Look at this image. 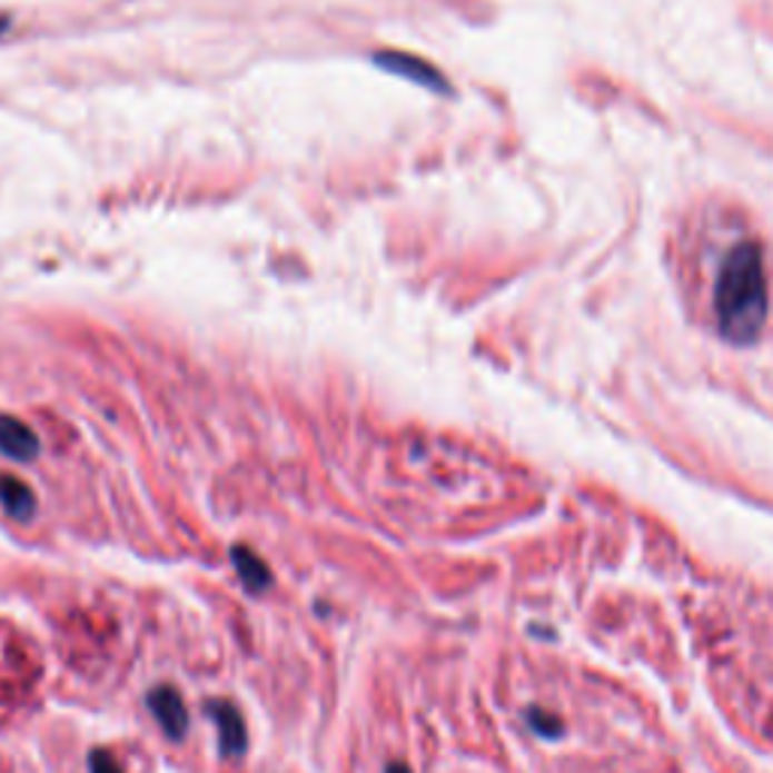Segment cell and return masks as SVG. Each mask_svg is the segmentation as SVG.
<instances>
[{"mask_svg":"<svg viewBox=\"0 0 773 773\" xmlns=\"http://www.w3.org/2000/svg\"><path fill=\"white\" fill-rule=\"evenodd\" d=\"M526 720H529V725L538 734H544V737H556L562 731V725H559V720L556 716H551V713H544V710H538V707H532L529 713H526Z\"/></svg>","mask_w":773,"mask_h":773,"instance_id":"8","label":"cell"},{"mask_svg":"<svg viewBox=\"0 0 773 773\" xmlns=\"http://www.w3.org/2000/svg\"><path fill=\"white\" fill-rule=\"evenodd\" d=\"M88 767H91V773H121V767H118V762L109 755L107 750H95L91 752V759H88Z\"/></svg>","mask_w":773,"mask_h":773,"instance_id":"9","label":"cell"},{"mask_svg":"<svg viewBox=\"0 0 773 773\" xmlns=\"http://www.w3.org/2000/svg\"><path fill=\"white\" fill-rule=\"evenodd\" d=\"M713 308L720 333L731 345H750L759 339L767 320V281L759 245L737 242L725 255L713 287Z\"/></svg>","mask_w":773,"mask_h":773,"instance_id":"1","label":"cell"},{"mask_svg":"<svg viewBox=\"0 0 773 773\" xmlns=\"http://www.w3.org/2000/svg\"><path fill=\"white\" fill-rule=\"evenodd\" d=\"M7 24H10V19H7V16H0V33H3V28H7Z\"/></svg>","mask_w":773,"mask_h":773,"instance_id":"11","label":"cell"},{"mask_svg":"<svg viewBox=\"0 0 773 773\" xmlns=\"http://www.w3.org/2000/svg\"><path fill=\"white\" fill-rule=\"evenodd\" d=\"M146 704H149L151 716L158 720V725L163 729L167 737L181 741V737L188 734V710H185V701H181V695L176 692V688L172 686L151 688Z\"/></svg>","mask_w":773,"mask_h":773,"instance_id":"4","label":"cell"},{"mask_svg":"<svg viewBox=\"0 0 773 773\" xmlns=\"http://www.w3.org/2000/svg\"><path fill=\"white\" fill-rule=\"evenodd\" d=\"M0 505L3 511L16 519H31L33 508H37V498H33L31 487L12 475H0Z\"/></svg>","mask_w":773,"mask_h":773,"instance_id":"7","label":"cell"},{"mask_svg":"<svg viewBox=\"0 0 773 773\" xmlns=\"http://www.w3.org/2000/svg\"><path fill=\"white\" fill-rule=\"evenodd\" d=\"M206 713L212 716L218 725V737H221V752L227 759H239L248 750V731H245V720L234 701L212 698L206 704Z\"/></svg>","mask_w":773,"mask_h":773,"instance_id":"3","label":"cell"},{"mask_svg":"<svg viewBox=\"0 0 773 773\" xmlns=\"http://www.w3.org/2000/svg\"><path fill=\"white\" fill-rule=\"evenodd\" d=\"M230 562H234L236 574H239V581L245 583L248 593H266L272 586V574L266 568V562L257 553L248 551V547H234L230 551Z\"/></svg>","mask_w":773,"mask_h":773,"instance_id":"6","label":"cell"},{"mask_svg":"<svg viewBox=\"0 0 773 773\" xmlns=\"http://www.w3.org/2000/svg\"><path fill=\"white\" fill-rule=\"evenodd\" d=\"M387 773H412V767H408V764H390Z\"/></svg>","mask_w":773,"mask_h":773,"instance_id":"10","label":"cell"},{"mask_svg":"<svg viewBox=\"0 0 773 773\" xmlns=\"http://www.w3.org/2000/svg\"><path fill=\"white\" fill-rule=\"evenodd\" d=\"M0 454L19 463H31L33 456L40 454V438L19 417L0 414Z\"/></svg>","mask_w":773,"mask_h":773,"instance_id":"5","label":"cell"},{"mask_svg":"<svg viewBox=\"0 0 773 773\" xmlns=\"http://www.w3.org/2000/svg\"><path fill=\"white\" fill-rule=\"evenodd\" d=\"M371 61L381 67V70H387V73L403 76V79H408V82H414V86H424L429 88V91H438V95H445L447 91V79L442 76V70H435L429 61L417 58V54L378 52Z\"/></svg>","mask_w":773,"mask_h":773,"instance_id":"2","label":"cell"}]
</instances>
